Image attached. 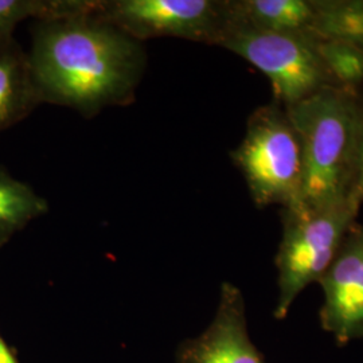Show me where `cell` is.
I'll return each mask as SVG.
<instances>
[{
	"instance_id": "obj_1",
	"label": "cell",
	"mask_w": 363,
	"mask_h": 363,
	"mask_svg": "<svg viewBox=\"0 0 363 363\" xmlns=\"http://www.w3.org/2000/svg\"><path fill=\"white\" fill-rule=\"evenodd\" d=\"M96 4L84 13L34 21L27 54L42 104L91 117L135 100L147 66L143 42L97 16Z\"/></svg>"
},
{
	"instance_id": "obj_2",
	"label": "cell",
	"mask_w": 363,
	"mask_h": 363,
	"mask_svg": "<svg viewBox=\"0 0 363 363\" xmlns=\"http://www.w3.org/2000/svg\"><path fill=\"white\" fill-rule=\"evenodd\" d=\"M284 109L303 150L300 203L320 210L352 201L363 111L357 94L325 86Z\"/></svg>"
},
{
	"instance_id": "obj_3",
	"label": "cell",
	"mask_w": 363,
	"mask_h": 363,
	"mask_svg": "<svg viewBox=\"0 0 363 363\" xmlns=\"http://www.w3.org/2000/svg\"><path fill=\"white\" fill-rule=\"evenodd\" d=\"M358 210L359 206L352 201L320 210L300 202L281 208L283 235L274 257V319L283 320L298 295L322 279L355 223Z\"/></svg>"
},
{
	"instance_id": "obj_4",
	"label": "cell",
	"mask_w": 363,
	"mask_h": 363,
	"mask_svg": "<svg viewBox=\"0 0 363 363\" xmlns=\"http://www.w3.org/2000/svg\"><path fill=\"white\" fill-rule=\"evenodd\" d=\"M234 166L247 182L259 208H283L300 202L304 162L298 132L286 109L277 103L262 105L247 118L245 136L230 152Z\"/></svg>"
},
{
	"instance_id": "obj_5",
	"label": "cell",
	"mask_w": 363,
	"mask_h": 363,
	"mask_svg": "<svg viewBox=\"0 0 363 363\" xmlns=\"http://www.w3.org/2000/svg\"><path fill=\"white\" fill-rule=\"evenodd\" d=\"M94 13L132 38L220 46L233 27L230 0H97Z\"/></svg>"
},
{
	"instance_id": "obj_6",
	"label": "cell",
	"mask_w": 363,
	"mask_h": 363,
	"mask_svg": "<svg viewBox=\"0 0 363 363\" xmlns=\"http://www.w3.org/2000/svg\"><path fill=\"white\" fill-rule=\"evenodd\" d=\"M220 46L259 69L271 81L274 103L283 108L333 86L316 52V39L233 26Z\"/></svg>"
},
{
	"instance_id": "obj_7",
	"label": "cell",
	"mask_w": 363,
	"mask_h": 363,
	"mask_svg": "<svg viewBox=\"0 0 363 363\" xmlns=\"http://www.w3.org/2000/svg\"><path fill=\"white\" fill-rule=\"evenodd\" d=\"M320 325L339 346L363 337V225L354 223L322 279Z\"/></svg>"
},
{
	"instance_id": "obj_8",
	"label": "cell",
	"mask_w": 363,
	"mask_h": 363,
	"mask_svg": "<svg viewBox=\"0 0 363 363\" xmlns=\"http://www.w3.org/2000/svg\"><path fill=\"white\" fill-rule=\"evenodd\" d=\"M175 363H268L249 335L245 298L238 286L222 283L211 323L201 335L182 342Z\"/></svg>"
},
{
	"instance_id": "obj_9",
	"label": "cell",
	"mask_w": 363,
	"mask_h": 363,
	"mask_svg": "<svg viewBox=\"0 0 363 363\" xmlns=\"http://www.w3.org/2000/svg\"><path fill=\"white\" fill-rule=\"evenodd\" d=\"M40 104L28 54L15 38L0 42V132L25 120Z\"/></svg>"
},
{
	"instance_id": "obj_10",
	"label": "cell",
	"mask_w": 363,
	"mask_h": 363,
	"mask_svg": "<svg viewBox=\"0 0 363 363\" xmlns=\"http://www.w3.org/2000/svg\"><path fill=\"white\" fill-rule=\"evenodd\" d=\"M233 26L313 38L316 0H230Z\"/></svg>"
},
{
	"instance_id": "obj_11",
	"label": "cell",
	"mask_w": 363,
	"mask_h": 363,
	"mask_svg": "<svg viewBox=\"0 0 363 363\" xmlns=\"http://www.w3.org/2000/svg\"><path fill=\"white\" fill-rule=\"evenodd\" d=\"M46 213H49L48 201L0 166V247Z\"/></svg>"
},
{
	"instance_id": "obj_12",
	"label": "cell",
	"mask_w": 363,
	"mask_h": 363,
	"mask_svg": "<svg viewBox=\"0 0 363 363\" xmlns=\"http://www.w3.org/2000/svg\"><path fill=\"white\" fill-rule=\"evenodd\" d=\"M312 35L363 50V0H316Z\"/></svg>"
},
{
	"instance_id": "obj_13",
	"label": "cell",
	"mask_w": 363,
	"mask_h": 363,
	"mask_svg": "<svg viewBox=\"0 0 363 363\" xmlns=\"http://www.w3.org/2000/svg\"><path fill=\"white\" fill-rule=\"evenodd\" d=\"M96 0H0V42L13 38V30L27 19H48L84 13Z\"/></svg>"
},
{
	"instance_id": "obj_14",
	"label": "cell",
	"mask_w": 363,
	"mask_h": 363,
	"mask_svg": "<svg viewBox=\"0 0 363 363\" xmlns=\"http://www.w3.org/2000/svg\"><path fill=\"white\" fill-rule=\"evenodd\" d=\"M316 52L331 85L357 94L363 85V50L345 42L316 39Z\"/></svg>"
},
{
	"instance_id": "obj_15",
	"label": "cell",
	"mask_w": 363,
	"mask_h": 363,
	"mask_svg": "<svg viewBox=\"0 0 363 363\" xmlns=\"http://www.w3.org/2000/svg\"><path fill=\"white\" fill-rule=\"evenodd\" d=\"M351 199L361 208V205L363 203V111L359 144H358V155H357V167H355Z\"/></svg>"
},
{
	"instance_id": "obj_16",
	"label": "cell",
	"mask_w": 363,
	"mask_h": 363,
	"mask_svg": "<svg viewBox=\"0 0 363 363\" xmlns=\"http://www.w3.org/2000/svg\"><path fill=\"white\" fill-rule=\"evenodd\" d=\"M0 363H19L13 351L0 335Z\"/></svg>"
}]
</instances>
